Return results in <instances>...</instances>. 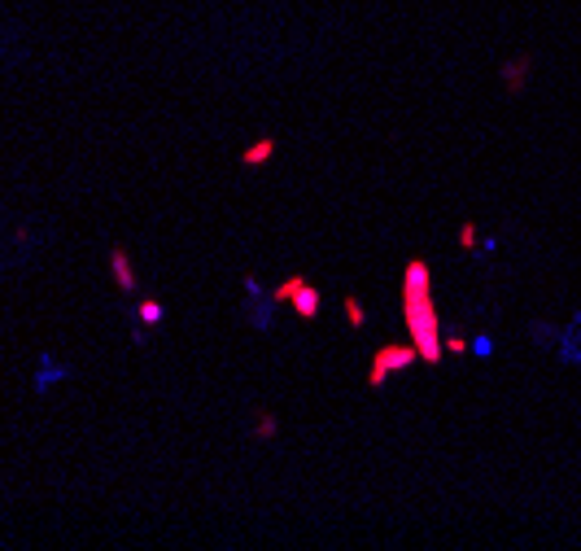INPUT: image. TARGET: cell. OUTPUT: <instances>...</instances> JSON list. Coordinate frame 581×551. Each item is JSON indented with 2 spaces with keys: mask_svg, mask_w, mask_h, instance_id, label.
I'll use <instances>...</instances> for the list:
<instances>
[{
  "mask_svg": "<svg viewBox=\"0 0 581 551\" xmlns=\"http://www.w3.org/2000/svg\"><path fill=\"white\" fill-rule=\"evenodd\" d=\"M293 285H297V280H293ZM293 285H288V289H293ZM293 294H297V289H293ZM297 306H302V315H315L319 298H311V294H297Z\"/></svg>",
  "mask_w": 581,
  "mask_h": 551,
  "instance_id": "cell-1",
  "label": "cell"
},
{
  "mask_svg": "<svg viewBox=\"0 0 581 551\" xmlns=\"http://www.w3.org/2000/svg\"><path fill=\"white\" fill-rule=\"evenodd\" d=\"M114 271H118V280H123V289H132V271H127V263H123V254H114Z\"/></svg>",
  "mask_w": 581,
  "mask_h": 551,
  "instance_id": "cell-2",
  "label": "cell"
}]
</instances>
